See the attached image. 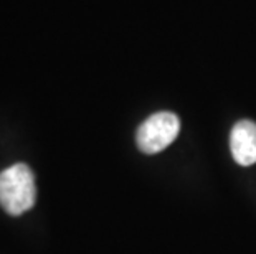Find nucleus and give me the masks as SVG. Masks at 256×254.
I'll return each mask as SVG.
<instances>
[{
	"label": "nucleus",
	"mask_w": 256,
	"mask_h": 254,
	"mask_svg": "<svg viewBox=\"0 0 256 254\" xmlns=\"http://www.w3.org/2000/svg\"><path fill=\"white\" fill-rule=\"evenodd\" d=\"M233 159L240 165L248 167L256 164V124L252 121H240L235 124L230 137Z\"/></svg>",
	"instance_id": "3"
},
{
	"label": "nucleus",
	"mask_w": 256,
	"mask_h": 254,
	"mask_svg": "<svg viewBox=\"0 0 256 254\" xmlns=\"http://www.w3.org/2000/svg\"><path fill=\"white\" fill-rule=\"evenodd\" d=\"M36 187L28 165L15 164L0 172V207L12 216H20L34 208Z\"/></svg>",
	"instance_id": "1"
},
{
	"label": "nucleus",
	"mask_w": 256,
	"mask_h": 254,
	"mask_svg": "<svg viewBox=\"0 0 256 254\" xmlns=\"http://www.w3.org/2000/svg\"><path fill=\"white\" fill-rule=\"evenodd\" d=\"M180 121L172 112H157L138 129L136 142L144 154H157L167 149L177 139Z\"/></svg>",
	"instance_id": "2"
}]
</instances>
